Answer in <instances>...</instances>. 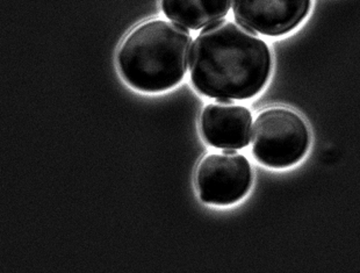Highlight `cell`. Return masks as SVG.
Masks as SVG:
<instances>
[{
    "label": "cell",
    "instance_id": "obj_1",
    "mask_svg": "<svg viewBox=\"0 0 360 273\" xmlns=\"http://www.w3.org/2000/svg\"><path fill=\"white\" fill-rule=\"evenodd\" d=\"M271 70L267 44L252 30L231 21L206 27L191 47V80L206 97H255L266 85Z\"/></svg>",
    "mask_w": 360,
    "mask_h": 273
},
{
    "label": "cell",
    "instance_id": "obj_2",
    "mask_svg": "<svg viewBox=\"0 0 360 273\" xmlns=\"http://www.w3.org/2000/svg\"><path fill=\"white\" fill-rule=\"evenodd\" d=\"M192 37L172 21L151 20L134 28L117 51V67L130 87L160 94L186 75Z\"/></svg>",
    "mask_w": 360,
    "mask_h": 273
},
{
    "label": "cell",
    "instance_id": "obj_3",
    "mask_svg": "<svg viewBox=\"0 0 360 273\" xmlns=\"http://www.w3.org/2000/svg\"><path fill=\"white\" fill-rule=\"evenodd\" d=\"M251 144L259 163L274 169L290 167L307 153L309 128L297 112L272 107L263 110L255 121Z\"/></svg>",
    "mask_w": 360,
    "mask_h": 273
},
{
    "label": "cell",
    "instance_id": "obj_4",
    "mask_svg": "<svg viewBox=\"0 0 360 273\" xmlns=\"http://www.w3.org/2000/svg\"><path fill=\"white\" fill-rule=\"evenodd\" d=\"M252 179L250 162L235 150L207 155L195 174L201 200L217 206H228L243 199L250 191Z\"/></svg>",
    "mask_w": 360,
    "mask_h": 273
},
{
    "label": "cell",
    "instance_id": "obj_5",
    "mask_svg": "<svg viewBox=\"0 0 360 273\" xmlns=\"http://www.w3.org/2000/svg\"><path fill=\"white\" fill-rule=\"evenodd\" d=\"M311 0H233L236 23L266 37L290 33L307 18Z\"/></svg>",
    "mask_w": 360,
    "mask_h": 273
},
{
    "label": "cell",
    "instance_id": "obj_6",
    "mask_svg": "<svg viewBox=\"0 0 360 273\" xmlns=\"http://www.w3.org/2000/svg\"><path fill=\"white\" fill-rule=\"evenodd\" d=\"M252 117L243 106L221 101L205 107L200 118V129L207 144L217 149L238 150L251 140Z\"/></svg>",
    "mask_w": 360,
    "mask_h": 273
},
{
    "label": "cell",
    "instance_id": "obj_7",
    "mask_svg": "<svg viewBox=\"0 0 360 273\" xmlns=\"http://www.w3.org/2000/svg\"><path fill=\"white\" fill-rule=\"evenodd\" d=\"M233 0H162V10L172 23L191 30L224 20Z\"/></svg>",
    "mask_w": 360,
    "mask_h": 273
}]
</instances>
